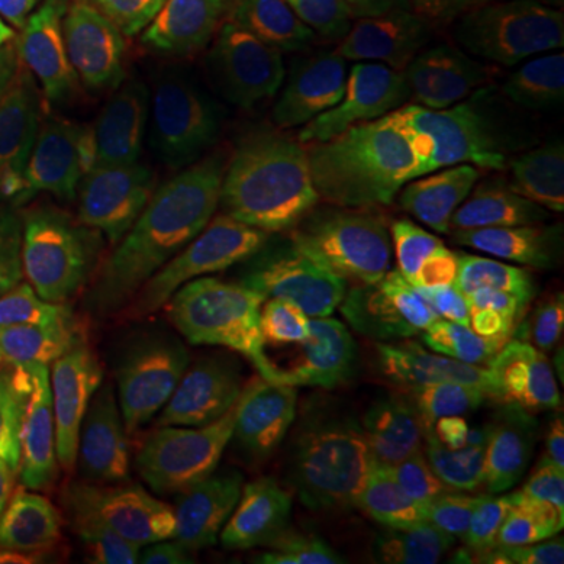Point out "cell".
<instances>
[{"label": "cell", "mask_w": 564, "mask_h": 564, "mask_svg": "<svg viewBox=\"0 0 564 564\" xmlns=\"http://www.w3.org/2000/svg\"><path fill=\"white\" fill-rule=\"evenodd\" d=\"M452 323L430 307L326 367L232 486L192 564H292L414 452L436 417Z\"/></svg>", "instance_id": "obj_1"}, {"label": "cell", "mask_w": 564, "mask_h": 564, "mask_svg": "<svg viewBox=\"0 0 564 564\" xmlns=\"http://www.w3.org/2000/svg\"><path fill=\"white\" fill-rule=\"evenodd\" d=\"M161 251L98 236L79 248L47 348V377L29 399L41 411L76 386H101L122 402H144L166 358Z\"/></svg>", "instance_id": "obj_11"}, {"label": "cell", "mask_w": 564, "mask_h": 564, "mask_svg": "<svg viewBox=\"0 0 564 564\" xmlns=\"http://www.w3.org/2000/svg\"><path fill=\"white\" fill-rule=\"evenodd\" d=\"M207 470L110 414H76L44 440V540L57 564H180Z\"/></svg>", "instance_id": "obj_3"}, {"label": "cell", "mask_w": 564, "mask_h": 564, "mask_svg": "<svg viewBox=\"0 0 564 564\" xmlns=\"http://www.w3.org/2000/svg\"><path fill=\"white\" fill-rule=\"evenodd\" d=\"M543 236L555 254H564V185L562 192H558V198H555V204H552V210H549V217H545Z\"/></svg>", "instance_id": "obj_21"}, {"label": "cell", "mask_w": 564, "mask_h": 564, "mask_svg": "<svg viewBox=\"0 0 564 564\" xmlns=\"http://www.w3.org/2000/svg\"><path fill=\"white\" fill-rule=\"evenodd\" d=\"M307 364V345L276 323L192 333L158 370V443L239 486L295 411Z\"/></svg>", "instance_id": "obj_6"}, {"label": "cell", "mask_w": 564, "mask_h": 564, "mask_svg": "<svg viewBox=\"0 0 564 564\" xmlns=\"http://www.w3.org/2000/svg\"><path fill=\"white\" fill-rule=\"evenodd\" d=\"M540 480V464L443 426L292 564H377L489 524Z\"/></svg>", "instance_id": "obj_9"}, {"label": "cell", "mask_w": 564, "mask_h": 564, "mask_svg": "<svg viewBox=\"0 0 564 564\" xmlns=\"http://www.w3.org/2000/svg\"><path fill=\"white\" fill-rule=\"evenodd\" d=\"M377 564H448L443 558H433V555H421V552H402V555H392Z\"/></svg>", "instance_id": "obj_22"}, {"label": "cell", "mask_w": 564, "mask_h": 564, "mask_svg": "<svg viewBox=\"0 0 564 564\" xmlns=\"http://www.w3.org/2000/svg\"><path fill=\"white\" fill-rule=\"evenodd\" d=\"M82 188L69 154L39 135L0 192V402H25L47 377V348L82 248Z\"/></svg>", "instance_id": "obj_10"}, {"label": "cell", "mask_w": 564, "mask_h": 564, "mask_svg": "<svg viewBox=\"0 0 564 564\" xmlns=\"http://www.w3.org/2000/svg\"><path fill=\"white\" fill-rule=\"evenodd\" d=\"M135 10V0H88L57 32L32 82L41 126L79 166L91 202L104 210L144 202L161 166L126 69V32Z\"/></svg>", "instance_id": "obj_8"}, {"label": "cell", "mask_w": 564, "mask_h": 564, "mask_svg": "<svg viewBox=\"0 0 564 564\" xmlns=\"http://www.w3.org/2000/svg\"><path fill=\"white\" fill-rule=\"evenodd\" d=\"M126 69L141 129L176 180H229L251 158L248 69L176 0L135 10Z\"/></svg>", "instance_id": "obj_7"}, {"label": "cell", "mask_w": 564, "mask_h": 564, "mask_svg": "<svg viewBox=\"0 0 564 564\" xmlns=\"http://www.w3.org/2000/svg\"><path fill=\"white\" fill-rule=\"evenodd\" d=\"M299 198L302 180L280 154L248 158L232 173L185 248L192 333L276 323L295 263Z\"/></svg>", "instance_id": "obj_12"}, {"label": "cell", "mask_w": 564, "mask_h": 564, "mask_svg": "<svg viewBox=\"0 0 564 564\" xmlns=\"http://www.w3.org/2000/svg\"><path fill=\"white\" fill-rule=\"evenodd\" d=\"M220 39L248 73L289 61L326 13L329 0H176Z\"/></svg>", "instance_id": "obj_15"}, {"label": "cell", "mask_w": 564, "mask_h": 564, "mask_svg": "<svg viewBox=\"0 0 564 564\" xmlns=\"http://www.w3.org/2000/svg\"><path fill=\"white\" fill-rule=\"evenodd\" d=\"M29 76V61L22 57L20 51L10 41L0 35V95L13 85H20Z\"/></svg>", "instance_id": "obj_20"}, {"label": "cell", "mask_w": 564, "mask_h": 564, "mask_svg": "<svg viewBox=\"0 0 564 564\" xmlns=\"http://www.w3.org/2000/svg\"><path fill=\"white\" fill-rule=\"evenodd\" d=\"M458 17L462 0H329L282 85L323 110H383L426 79Z\"/></svg>", "instance_id": "obj_13"}, {"label": "cell", "mask_w": 564, "mask_h": 564, "mask_svg": "<svg viewBox=\"0 0 564 564\" xmlns=\"http://www.w3.org/2000/svg\"><path fill=\"white\" fill-rule=\"evenodd\" d=\"M79 0H0V35L20 51L44 57Z\"/></svg>", "instance_id": "obj_18"}, {"label": "cell", "mask_w": 564, "mask_h": 564, "mask_svg": "<svg viewBox=\"0 0 564 564\" xmlns=\"http://www.w3.org/2000/svg\"><path fill=\"white\" fill-rule=\"evenodd\" d=\"M44 440L0 417V564H44Z\"/></svg>", "instance_id": "obj_16"}, {"label": "cell", "mask_w": 564, "mask_h": 564, "mask_svg": "<svg viewBox=\"0 0 564 564\" xmlns=\"http://www.w3.org/2000/svg\"><path fill=\"white\" fill-rule=\"evenodd\" d=\"M436 411L502 455L564 462V270L521 263L480 285L448 339Z\"/></svg>", "instance_id": "obj_4"}, {"label": "cell", "mask_w": 564, "mask_h": 564, "mask_svg": "<svg viewBox=\"0 0 564 564\" xmlns=\"http://www.w3.org/2000/svg\"><path fill=\"white\" fill-rule=\"evenodd\" d=\"M445 232L436 207L383 141L323 135L304 163L295 285L307 314L339 336H373L433 285Z\"/></svg>", "instance_id": "obj_2"}, {"label": "cell", "mask_w": 564, "mask_h": 564, "mask_svg": "<svg viewBox=\"0 0 564 564\" xmlns=\"http://www.w3.org/2000/svg\"><path fill=\"white\" fill-rule=\"evenodd\" d=\"M489 524L477 564H564V486L533 484Z\"/></svg>", "instance_id": "obj_17"}, {"label": "cell", "mask_w": 564, "mask_h": 564, "mask_svg": "<svg viewBox=\"0 0 564 564\" xmlns=\"http://www.w3.org/2000/svg\"><path fill=\"white\" fill-rule=\"evenodd\" d=\"M41 135V120L35 110L32 88L13 85L0 95V192L29 161Z\"/></svg>", "instance_id": "obj_19"}, {"label": "cell", "mask_w": 564, "mask_h": 564, "mask_svg": "<svg viewBox=\"0 0 564 564\" xmlns=\"http://www.w3.org/2000/svg\"><path fill=\"white\" fill-rule=\"evenodd\" d=\"M562 107L467 41H452L430 66L411 135L448 202L502 217L564 173Z\"/></svg>", "instance_id": "obj_5"}, {"label": "cell", "mask_w": 564, "mask_h": 564, "mask_svg": "<svg viewBox=\"0 0 564 564\" xmlns=\"http://www.w3.org/2000/svg\"><path fill=\"white\" fill-rule=\"evenodd\" d=\"M464 41L564 104V0H464Z\"/></svg>", "instance_id": "obj_14"}]
</instances>
